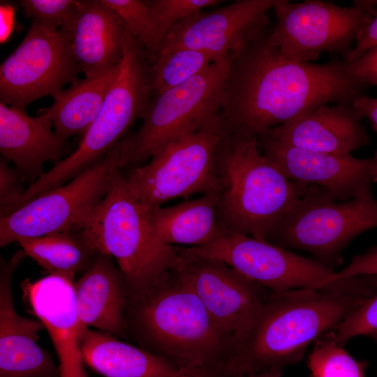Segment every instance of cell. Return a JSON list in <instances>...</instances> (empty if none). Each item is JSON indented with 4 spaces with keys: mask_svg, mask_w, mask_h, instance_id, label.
<instances>
[{
    "mask_svg": "<svg viewBox=\"0 0 377 377\" xmlns=\"http://www.w3.org/2000/svg\"><path fill=\"white\" fill-rule=\"evenodd\" d=\"M77 308L84 329L94 327L127 338L125 310L128 287L111 256L98 253L75 283Z\"/></svg>",
    "mask_w": 377,
    "mask_h": 377,
    "instance_id": "cell-21",
    "label": "cell"
},
{
    "mask_svg": "<svg viewBox=\"0 0 377 377\" xmlns=\"http://www.w3.org/2000/svg\"><path fill=\"white\" fill-rule=\"evenodd\" d=\"M210 54L190 48L159 50L149 62L148 82L155 96L179 86L198 75L213 62Z\"/></svg>",
    "mask_w": 377,
    "mask_h": 377,
    "instance_id": "cell-27",
    "label": "cell"
},
{
    "mask_svg": "<svg viewBox=\"0 0 377 377\" xmlns=\"http://www.w3.org/2000/svg\"><path fill=\"white\" fill-rule=\"evenodd\" d=\"M226 132L219 113L200 130L163 147L124 176L131 192L148 210L196 193L219 195L217 151Z\"/></svg>",
    "mask_w": 377,
    "mask_h": 377,
    "instance_id": "cell-9",
    "label": "cell"
},
{
    "mask_svg": "<svg viewBox=\"0 0 377 377\" xmlns=\"http://www.w3.org/2000/svg\"><path fill=\"white\" fill-rule=\"evenodd\" d=\"M77 230L97 253L116 260L128 292L148 287L177 265V246L156 237L148 209L132 194L121 171Z\"/></svg>",
    "mask_w": 377,
    "mask_h": 377,
    "instance_id": "cell-5",
    "label": "cell"
},
{
    "mask_svg": "<svg viewBox=\"0 0 377 377\" xmlns=\"http://www.w3.org/2000/svg\"><path fill=\"white\" fill-rule=\"evenodd\" d=\"M22 249L0 261V377H61L51 354L37 343L45 329L40 320L19 315L15 307L12 279L26 257Z\"/></svg>",
    "mask_w": 377,
    "mask_h": 377,
    "instance_id": "cell-17",
    "label": "cell"
},
{
    "mask_svg": "<svg viewBox=\"0 0 377 377\" xmlns=\"http://www.w3.org/2000/svg\"><path fill=\"white\" fill-rule=\"evenodd\" d=\"M80 72L66 34L31 20L27 34L0 66L1 102L20 110L34 101L57 96Z\"/></svg>",
    "mask_w": 377,
    "mask_h": 377,
    "instance_id": "cell-13",
    "label": "cell"
},
{
    "mask_svg": "<svg viewBox=\"0 0 377 377\" xmlns=\"http://www.w3.org/2000/svg\"><path fill=\"white\" fill-rule=\"evenodd\" d=\"M265 29L231 62L219 114L228 133L257 139L318 107L352 103L366 87L347 62L324 64L285 57L267 40Z\"/></svg>",
    "mask_w": 377,
    "mask_h": 377,
    "instance_id": "cell-1",
    "label": "cell"
},
{
    "mask_svg": "<svg viewBox=\"0 0 377 377\" xmlns=\"http://www.w3.org/2000/svg\"><path fill=\"white\" fill-rule=\"evenodd\" d=\"M1 42H5L12 31L14 20V9L10 6L1 5Z\"/></svg>",
    "mask_w": 377,
    "mask_h": 377,
    "instance_id": "cell-39",
    "label": "cell"
},
{
    "mask_svg": "<svg viewBox=\"0 0 377 377\" xmlns=\"http://www.w3.org/2000/svg\"><path fill=\"white\" fill-rule=\"evenodd\" d=\"M18 172L8 166L2 161L0 163V218L12 212L22 193L18 181Z\"/></svg>",
    "mask_w": 377,
    "mask_h": 377,
    "instance_id": "cell-33",
    "label": "cell"
},
{
    "mask_svg": "<svg viewBox=\"0 0 377 377\" xmlns=\"http://www.w3.org/2000/svg\"><path fill=\"white\" fill-rule=\"evenodd\" d=\"M366 367L336 341L333 330L315 341L308 358L311 377H365Z\"/></svg>",
    "mask_w": 377,
    "mask_h": 377,
    "instance_id": "cell-28",
    "label": "cell"
},
{
    "mask_svg": "<svg viewBox=\"0 0 377 377\" xmlns=\"http://www.w3.org/2000/svg\"><path fill=\"white\" fill-rule=\"evenodd\" d=\"M258 140L262 154L288 178L325 188L338 201H349L377 182V151L371 158H358L299 149L266 134Z\"/></svg>",
    "mask_w": 377,
    "mask_h": 377,
    "instance_id": "cell-16",
    "label": "cell"
},
{
    "mask_svg": "<svg viewBox=\"0 0 377 377\" xmlns=\"http://www.w3.org/2000/svg\"><path fill=\"white\" fill-rule=\"evenodd\" d=\"M282 369H272L241 377H281Z\"/></svg>",
    "mask_w": 377,
    "mask_h": 377,
    "instance_id": "cell-40",
    "label": "cell"
},
{
    "mask_svg": "<svg viewBox=\"0 0 377 377\" xmlns=\"http://www.w3.org/2000/svg\"><path fill=\"white\" fill-rule=\"evenodd\" d=\"M352 105L362 116L368 118L373 128L377 131V98H371L365 94L355 98Z\"/></svg>",
    "mask_w": 377,
    "mask_h": 377,
    "instance_id": "cell-37",
    "label": "cell"
},
{
    "mask_svg": "<svg viewBox=\"0 0 377 377\" xmlns=\"http://www.w3.org/2000/svg\"><path fill=\"white\" fill-rule=\"evenodd\" d=\"M376 45L377 15L360 34L356 40L355 47H352L350 51L344 56V60L347 62L353 61Z\"/></svg>",
    "mask_w": 377,
    "mask_h": 377,
    "instance_id": "cell-36",
    "label": "cell"
},
{
    "mask_svg": "<svg viewBox=\"0 0 377 377\" xmlns=\"http://www.w3.org/2000/svg\"><path fill=\"white\" fill-rule=\"evenodd\" d=\"M185 249L222 261L274 293L302 288L355 292L365 283L362 276L334 280L336 272L321 262L243 234L225 231L205 246Z\"/></svg>",
    "mask_w": 377,
    "mask_h": 377,
    "instance_id": "cell-10",
    "label": "cell"
},
{
    "mask_svg": "<svg viewBox=\"0 0 377 377\" xmlns=\"http://www.w3.org/2000/svg\"><path fill=\"white\" fill-rule=\"evenodd\" d=\"M217 162V218L226 232L265 240L309 186L288 178L262 154L254 137L226 132Z\"/></svg>",
    "mask_w": 377,
    "mask_h": 377,
    "instance_id": "cell-4",
    "label": "cell"
},
{
    "mask_svg": "<svg viewBox=\"0 0 377 377\" xmlns=\"http://www.w3.org/2000/svg\"><path fill=\"white\" fill-rule=\"evenodd\" d=\"M125 320L127 337L179 369L225 368L233 353L177 267L148 287L128 292Z\"/></svg>",
    "mask_w": 377,
    "mask_h": 377,
    "instance_id": "cell-3",
    "label": "cell"
},
{
    "mask_svg": "<svg viewBox=\"0 0 377 377\" xmlns=\"http://www.w3.org/2000/svg\"><path fill=\"white\" fill-rule=\"evenodd\" d=\"M24 15L54 30L66 28L75 15L77 0H22Z\"/></svg>",
    "mask_w": 377,
    "mask_h": 377,
    "instance_id": "cell-31",
    "label": "cell"
},
{
    "mask_svg": "<svg viewBox=\"0 0 377 377\" xmlns=\"http://www.w3.org/2000/svg\"><path fill=\"white\" fill-rule=\"evenodd\" d=\"M80 351L84 364L105 377H175L181 370L140 346L90 328L82 330Z\"/></svg>",
    "mask_w": 377,
    "mask_h": 377,
    "instance_id": "cell-23",
    "label": "cell"
},
{
    "mask_svg": "<svg viewBox=\"0 0 377 377\" xmlns=\"http://www.w3.org/2000/svg\"><path fill=\"white\" fill-rule=\"evenodd\" d=\"M232 61H214L192 79L150 99L139 128L121 141V168L143 165L163 147L197 132L215 117Z\"/></svg>",
    "mask_w": 377,
    "mask_h": 377,
    "instance_id": "cell-8",
    "label": "cell"
},
{
    "mask_svg": "<svg viewBox=\"0 0 377 377\" xmlns=\"http://www.w3.org/2000/svg\"><path fill=\"white\" fill-rule=\"evenodd\" d=\"M218 198L217 195H205L148 210L151 228L165 244L205 246L225 232L217 218Z\"/></svg>",
    "mask_w": 377,
    "mask_h": 377,
    "instance_id": "cell-24",
    "label": "cell"
},
{
    "mask_svg": "<svg viewBox=\"0 0 377 377\" xmlns=\"http://www.w3.org/2000/svg\"><path fill=\"white\" fill-rule=\"evenodd\" d=\"M333 332L336 341L343 347L355 337L377 334V294L355 309Z\"/></svg>",
    "mask_w": 377,
    "mask_h": 377,
    "instance_id": "cell-32",
    "label": "cell"
},
{
    "mask_svg": "<svg viewBox=\"0 0 377 377\" xmlns=\"http://www.w3.org/2000/svg\"><path fill=\"white\" fill-rule=\"evenodd\" d=\"M121 62L97 77L77 80L53 98L50 107L39 110L49 117L61 139L84 134L116 81Z\"/></svg>",
    "mask_w": 377,
    "mask_h": 377,
    "instance_id": "cell-25",
    "label": "cell"
},
{
    "mask_svg": "<svg viewBox=\"0 0 377 377\" xmlns=\"http://www.w3.org/2000/svg\"><path fill=\"white\" fill-rule=\"evenodd\" d=\"M121 141L101 161L68 182L1 217L0 246L22 237L77 230L105 197L121 169Z\"/></svg>",
    "mask_w": 377,
    "mask_h": 377,
    "instance_id": "cell-12",
    "label": "cell"
},
{
    "mask_svg": "<svg viewBox=\"0 0 377 377\" xmlns=\"http://www.w3.org/2000/svg\"><path fill=\"white\" fill-rule=\"evenodd\" d=\"M362 117L352 103L334 106L324 104L271 129L266 135L285 145L304 150L350 154L369 144L368 133L362 123Z\"/></svg>",
    "mask_w": 377,
    "mask_h": 377,
    "instance_id": "cell-20",
    "label": "cell"
},
{
    "mask_svg": "<svg viewBox=\"0 0 377 377\" xmlns=\"http://www.w3.org/2000/svg\"><path fill=\"white\" fill-rule=\"evenodd\" d=\"M347 67L349 74L366 88L377 86V45L356 60L347 62Z\"/></svg>",
    "mask_w": 377,
    "mask_h": 377,
    "instance_id": "cell-34",
    "label": "cell"
},
{
    "mask_svg": "<svg viewBox=\"0 0 377 377\" xmlns=\"http://www.w3.org/2000/svg\"><path fill=\"white\" fill-rule=\"evenodd\" d=\"M370 274H377V246L353 257L346 267L334 273L333 279L338 280Z\"/></svg>",
    "mask_w": 377,
    "mask_h": 377,
    "instance_id": "cell-35",
    "label": "cell"
},
{
    "mask_svg": "<svg viewBox=\"0 0 377 377\" xmlns=\"http://www.w3.org/2000/svg\"><path fill=\"white\" fill-rule=\"evenodd\" d=\"M27 256L49 274L84 272L98 253L80 230L57 232L17 241Z\"/></svg>",
    "mask_w": 377,
    "mask_h": 377,
    "instance_id": "cell-26",
    "label": "cell"
},
{
    "mask_svg": "<svg viewBox=\"0 0 377 377\" xmlns=\"http://www.w3.org/2000/svg\"><path fill=\"white\" fill-rule=\"evenodd\" d=\"M177 248V269L234 349L270 291L222 261Z\"/></svg>",
    "mask_w": 377,
    "mask_h": 377,
    "instance_id": "cell-14",
    "label": "cell"
},
{
    "mask_svg": "<svg viewBox=\"0 0 377 377\" xmlns=\"http://www.w3.org/2000/svg\"><path fill=\"white\" fill-rule=\"evenodd\" d=\"M103 1L120 17L131 34L143 47L149 61L153 59L163 39L147 1Z\"/></svg>",
    "mask_w": 377,
    "mask_h": 377,
    "instance_id": "cell-29",
    "label": "cell"
},
{
    "mask_svg": "<svg viewBox=\"0 0 377 377\" xmlns=\"http://www.w3.org/2000/svg\"><path fill=\"white\" fill-rule=\"evenodd\" d=\"M163 40L168 31L181 21L204 9L223 2L221 0H149L147 1Z\"/></svg>",
    "mask_w": 377,
    "mask_h": 377,
    "instance_id": "cell-30",
    "label": "cell"
},
{
    "mask_svg": "<svg viewBox=\"0 0 377 377\" xmlns=\"http://www.w3.org/2000/svg\"><path fill=\"white\" fill-rule=\"evenodd\" d=\"M61 30L86 77H97L120 63L131 36L123 20L103 0L78 1L75 17Z\"/></svg>",
    "mask_w": 377,
    "mask_h": 377,
    "instance_id": "cell-19",
    "label": "cell"
},
{
    "mask_svg": "<svg viewBox=\"0 0 377 377\" xmlns=\"http://www.w3.org/2000/svg\"><path fill=\"white\" fill-rule=\"evenodd\" d=\"M276 23L267 40L285 57L311 62L323 52L343 57L377 15V1H357L341 7L318 0L291 3L275 0Z\"/></svg>",
    "mask_w": 377,
    "mask_h": 377,
    "instance_id": "cell-11",
    "label": "cell"
},
{
    "mask_svg": "<svg viewBox=\"0 0 377 377\" xmlns=\"http://www.w3.org/2000/svg\"><path fill=\"white\" fill-rule=\"evenodd\" d=\"M74 276L49 274L22 283L32 312L50 334L59 360L61 377H87L80 351L84 328L77 308Z\"/></svg>",
    "mask_w": 377,
    "mask_h": 377,
    "instance_id": "cell-18",
    "label": "cell"
},
{
    "mask_svg": "<svg viewBox=\"0 0 377 377\" xmlns=\"http://www.w3.org/2000/svg\"><path fill=\"white\" fill-rule=\"evenodd\" d=\"M274 1L237 0L217 9L202 11L174 26L159 50L190 48L206 52L216 61H232L266 28L267 13Z\"/></svg>",
    "mask_w": 377,
    "mask_h": 377,
    "instance_id": "cell-15",
    "label": "cell"
},
{
    "mask_svg": "<svg viewBox=\"0 0 377 377\" xmlns=\"http://www.w3.org/2000/svg\"><path fill=\"white\" fill-rule=\"evenodd\" d=\"M149 65L145 49L131 34L119 75L96 117L77 148L31 184L28 191L31 196L68 182L98 163L123 139L132 124L142 119L151 96Z\"/></svg>",
    "mask_w": 377,
    "mask_h": 377,
    "instance_id": "cell-6",
    "label": "cell"
},
{
    "mask_svg": "<svg viewBox=\"0 0 377 377\" xmlns=\"http://www.w3.org/2000/svg\"><path fill=\"white\" fill-rule=\"evenodd\" d=\"M376 294L308 288L270 291L235 344L225 365L226 376L241 377L298 363L312 343Z\"/></svg>",
    "mask_w": 377,
    "mask_h": 377,
    "instance_id": "cell-2",
    "label": "cell"
},
{
    "mask_svg": "<svg viewBox=\"0 0 377 377\" xmlns=\"http://www.w3.org/2000/svg\"><path fill=\"white\" fill-rule=\"evenodd\" d=\"M52 127L42 112L31 117L26 110L0 102V151L18 173L37 179L45 172L46 162L59 161L66 141Z\"/></svg>",
    "mask_w": 377,
    "mask_h": 377,
    "instance_id": "cell-22",
    "label": "cell"
},
{
    "mask_svg": "<svg viewBox=\"0 0 377 377\" xmlns=\"http://www.w3.org/2000/svg\"><path fill=\"white\" fill-rule=\"evenodd\" d=\"M377 227V200L371 188L352 200L338 201L327 190L309 186L265 241L283 249L309 252L333 269L357 236Z\"/></svg>",
    "mask_w": 377,
    "mask_h": 377,
    "instance_id": "cell-7",
    "label": "cell"
},
{
    "mask_svg": "<svg viewBox=\"0 0 377 377\" xmlns=\"http://www.w3.org/2000/svg\"><path fill=\"white\" fill-rule=\"evenodd\" d=\"M372 337V338H373V339H374L375 340V341H376V343H377V334H376V335H374V336H373V337Z\"/></svg>",
    "mask_w": 377,
    "mask_h": 377,
    "instance_id": "cell-41",
    "label": "cell"
},
{
    "mask_svg": "<svg viewBox=\"0 0 377 377\" xmlns=\"http://www.w3.org/2000/svg\"><path fill=\"white\" fill-rule=\"evenodd\" d=\"M175 377H227L224 367H188L181 369Z\"/></svg>",
    "mask_w": 377,
    "mask_h": 377,
    "instance_id": "cell-38",
    "label": "cell"
}]
</instances>
